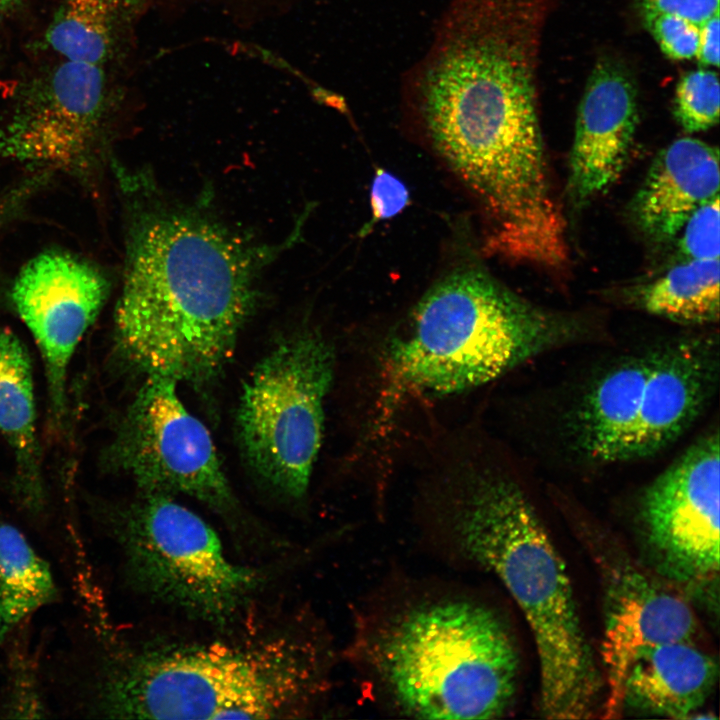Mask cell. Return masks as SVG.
I'll return each instance as SVG.
<instances>
[{"instance_id": "obj_1", "label": "cell", "mask_w": 720, "mask_h": 720, "mask_svg": "<svg viewBox=\"0 0 720 720\" xmlns=\"http://www.w3.org/2000/svg\"><path fill=\"white\" fill-rule=\"evenodd\" d=\"M268 256L192 208H137L114 314L118 353L147 377L213 380L254 310Z\"/></svg>"}, {"instance_id": "obj_2", "label": "cell", "mask_w": 720, "mask_h": 720, "mask_svg": "<svg viewBox=\"0 0 720 720\" xmlns=\"http://www.w3.org/2000/svg\"><path fill=\"white\" fill-rule=\"evenodd\" d=\"M459 496L456 543L501 580L523 612L537 650L544 716L591 717L598 672L566 565L534 506L517 483L487 473L470 477Z\"/></svg>"}, {"instance_id": "obj_3", "label": "cell", "mask_w": 720, "mask_h": 720, "mask_svg": "<svg viewBox=\"0 0 720 720\" xmlns=\"http://www.w3.org/2000/svg\"><path fill=\"white\" fill-rule=\"evenodd\" d=\"M321 660L292 638L145 648L111 664L98 692L122 719H267L320 688Z\"/></svg>"}, {"instance_id": "obj_4", "label": "cell", "mask_w": 720, "mask_h": 720, "mask_svg": "<svg viewBox=\"0 0 720 720\" xmlns=\"http://www.w3.org/2000/svg\"><path fill=\"white\" fill-rule=\"evenodd\" d=\"M576 327L487 273L456 270L420 299L387 349L390 404L404 394L444 396L488 383L568 342Z\"/></svg>"}, {"instance_id": "obj_5", "label": "cell", "mask_w": 720, "mask_h": 720, "mask_svg": "<svg viewBox=\"0 0 720 720\" xmlns=\"http://www.w3.org/2000/svg\"><path fill=\"white\" fill-rule=\"evenodd\" d=\"M392 700L421 719H493L515 695L518 655L501 619L466 601L420 605L391 622L374 647Z\"/></svg>"}, {"instance_id": "obj_6", "label": "cell", "mask_w": 720, "mask_h": 720, "mask_svg": "<svg viewBox=\"0 0 720 720\" xmlns=\"http://www.w3.org/2000/svg\"><path fill=\"white\" fill-rule=\"evenodd\" d=\"M716 337L653 345L599 373L567 417L572 448L594 464L647 458L675 442L710 402L718 383Z\"/></svg>"}, {"instance_id": "obj_7", "label": "cell", "mask_w": 720, "mask_h": 720, "mask_svg": "<svg viewBox=\"0 0 720 720\" xmlns=\"http://www.w3.org/2000/svg\"><path fill=\"white\" fill-rule=\"evenodd\" d=\"M333 374L330 345L300 331L273 348L244 384L237 414L243 451L259 476L290 498L308 490Z\"/></svg>"}, {"instance_id": "obj_8", "label": "cell", "mask_w": 720, "mask_h": 720, "mask_svg": "<svg viewBox=\"0 0 720 720\" xmlns=\"http://www.w3.org/2000/svg\"><path fill=\"white\" fill-rule=\"evenodd\" d=\"M118 535L133 583L193 616L223 622L259 584L256 570L232 563L215 531L167 494L146 493Z\"/></svg>"}, {"instance_id": "obj_9", "label": "cell", "mask_w": 720, "mask_h": 720, "mask_svg": "<svg viewBox=\"0 0 720 720\" xmlns=\"http://www.w3.org/2000/svg\"><path fill=\"white\" fill-rule=\"evenodd\" d=\"M116 100L106 67L63 60L24 89L0 125V158L30 173L86 176L106 145Z\"/></svg>"}, {"instance_id": "obj_10", "label": "cell", "mask_w": 720, "mask_h": 720, "mask_svg": "<svg viewBox=\"0 0 720 720\" xmlns=\"http://www.w3.org/2000/svg\"><path fill=\"white\" fill-rule=\"evenodd\" d=\"M109 458L146 493H183L221 511L235 506L209 431L187 411L169 378L147 377Z\"/></svg>"}, {"instance_id": "obj_11", "label": "cell", "mask_w": 720, "mask_h": 720, "mask_svg": "<svg viewBox=\"0 0 720 720\" xmlns=\"http://www.w3.org/2000/svg\"><path fill=\"white\" fill-rule=\"evenodd\" d=\"M718 432L691 445L646 489L641 519L660 570L682 583H702L719 572Z\"/></svg>"}, {"instance_id": "obj_12", "label": "cell", "mask_w": 720, "mask_h": 720, "mask_svg": "<svg viewBox=\"0 0 720 720\" xmlns=\"http://www.w3.org/2000/svg\"><path fill=\"white\" fill-rule=\"evenodd\" d=\"M106 275L93 263L64 251L32 257L18 272L12 304L41 354L51 415L66 411L67 375L76 348L109 295Z\"/></svg>"}, {"instance_id": "obj_13", "label": "cell", "mask_w": 720, "mask_h": 720, "mask_svg": "<svg viewBox=\"0 0 720 720\" xmlns=\"http://www.w3.org/2000/svg\"><path fill=\"white\" fill-rule=\"evenodd\" d=\"M638 124L636 87L624 69L600 60L587 80L575 123L569 190L584 203L621 175Z\"/></svg>"}, {"instance_id": "obj_14", "label": "cell", "mask_w": 720, "mask_h": 720, "mask_svg": "<svg viewBox=\"0 0 720 720\" xmlns=\"http://www.w3.org/2000/svg\"><path fill=\"white\" fill-rule=\"evenodd\" d=\"M614 584L601 646L608 684L605 717H616L621 711L625 677L641 652L667 642L690 640L696 630L688 604L640 574H624Z\"/></svg>"}, {"instance_id": "obj_15", "label": "cell", "mask_w": 720, "mask_h": 720, "mask_svg": "<svg viewBox=\"0 0 720 720\" xmlns=\"http://www.w3.org/2000/svg\"><path fill=\"white\" fill-rule=\"evenodd\" d=\"M717 147L679 138L657 153L636 192L631 214L638 228L657 242L679 234L689 216L719 197Z\"/></svg>"}, {"instance_id": "obj_16", "label": "cell", "mask_w": 720, "mask_h": 720, "mask_svg": "<svg viewBox=\"0 0 720 720\" xmlns=\"http://www.w3.org/2000/svg\"><path fill=\"white\" fill-rule=\"evenodd\" d=\"M718 675L715 660L687 641L641 652L622 689L624 704L648 714L687 719L710 695Z\"/></svg>"}, {"instance_id": "obj_17", "label": "cell", "mask_w": 720, "mask_h": 720, "mask_svg": "<svg viewBox=\"0 0 720 720\" xmlns=\"http://www.w3.org/2000/svg\"><path fill=\"white\" fill-rule=\"evenodd\" d=\"M36 418L29 353L14 332L0 327V435L14 456L17 496L32 512L45 502Z\"/></svg>"}, {"instance_id": "obj_18", "label": "cell", "mask_w": 720, "mask_h": 720, "mask_svg": "<svg viewBox=\"0 0 720 720\" xmlns=\"http://www.w3.org/2000/svg\"><path fill=\"white\" fill-rule=\"evenodd\" d=\"M150 0H61L45 41L63 60L107 67L129 48Z\"/></svg>"}, {"instance_id": "obj_19", "label": "cell", "mask_w": 720, "mask_h": 720, "mask_svg": "<svg viewBox=\"0 0 720 720\" xmlns=\"http://www.w3.org/2000/svg\"><path fill=\"white\" fill-rule=\"evenodd\" d=\"M719 259H684L641 286L632 303L647 313L683 324L719 319Z\"/></svg>"}, {"instance_id": "obj_20", "label": "cell", "mask_w": 720, "mask_h": 720, "mask_svg": "<svg viewBox=\"0 0 720 720\" xmlns=\"http://www.w3.org/2000/svg\"><path fill=\"white\" fill-rule=\"evenodd\" d=\"M57 590L48 564L24 535L0 525V641L25 617L53 601Z\"/></svg>"}, {"instance_id": "obj_21", "label": "cell", "mask_w": 720, "mask_h": 720, "mask_svg": "<svg viewBox=\"0 0 720 720\" xmlns=\"http://www.w3.org/2000/svg\"><path fill=\"white\" fill-rule=\"evenodd\" d=\"M720 87L714 70L702 67L685 73L674 96V116L688 133L706 131L719 120Z\"/></svg>"}, {"instance_id": "obj_22", "label": "cell", "mask_w": 720, "mask_h": 720, "mask_svg": "<svg viewBox=\"0 0 720 720\" xmlns=\"http://www.w3.org/2000/svg\"><path fill=\"white\" fill-rule=\"evenodd\" d=\"M719 197L697 208L684 223L679 234V248L684 259H719Z\"/></svg>"}, {"instance_id": "obj_23", "label": "cell", "mask_w": 720, "mask_h": 720, "mask_svg": "<svg viewBox=\"0 0 720 720\" xmlns=\"http://www.w3.org/2000/svg\"><path fill=\"white\" fill-rule=\"evenodd\" d=\"M644 24L661 51L676 61L696 57L699 26L669 13L641 10Z\"/></svg>"}, {"instance_id": "obj_24", "label": "cell", "mask_w": 720, "mask_h": 720, "mask_svg": "<svg viewBox=\"0 0 720 720\" xmlns=\"http://www.w3.org/2000/svg\"><path fill=\"white\" fill-rule=\"evenodd\" d=\"M408 203L407 186L392 173L378 169L370 186L371 223L397 216Z\"/></svg>"}, {"instance_id": "obj_25", "label": "cell", "mask_w": 720, "mask_h": 720, "mask_svg": "<svg viewBox=\"0 0 720 720\" xmlns=\"http://www.w3.org/2000/svg\"><path fill=\"white\" fill-rule=\"evenodd\" d=\"M640 10L680 16L696 25L719 12V0H637Z\"/></svg>"}, {"instance_id": "obj_26", "label": "cell", "mask_w": 720, "mask_h": 720, "mask_svg": "<svg viewBox=\"0 0 720 720\" xmlns=\"http://www.w3.org/2000/svg\"><path fill=\"white\" fill-rule=\"evenodd\" d=\"M719 12L699 25L696 59L702 67L719 65Z\"/></svg>"}, {"instance_id": "obj_27", "label": "cell", "mask_w": 720, "mask_h": 720, "mask_svg": "<svg viewBox=\"0 0 720 720\" xmlns=\"http://www.w3.org/2000/svg\"><path fill=\"white\" fill-rule=\"evenodd\" d=\"M182 1H189V2H206V3H214V4H223L225 7L227 5H234L237 4L243 0H182Z\"/></svg>"}, {"instance_id": "obj_28", "label": "cell", "mask_w": 720, "mask_h": 720, "mask_svg": "<svg viewBox=\"0 0 720 720\" xmlns=\"http://www.w3.org/2000/svg\"><path fill=\"white\" fill-rule=\"evenodd\" d=\"M22 0H0V12L15 7Z\"/></svg>"}]
</instances>
